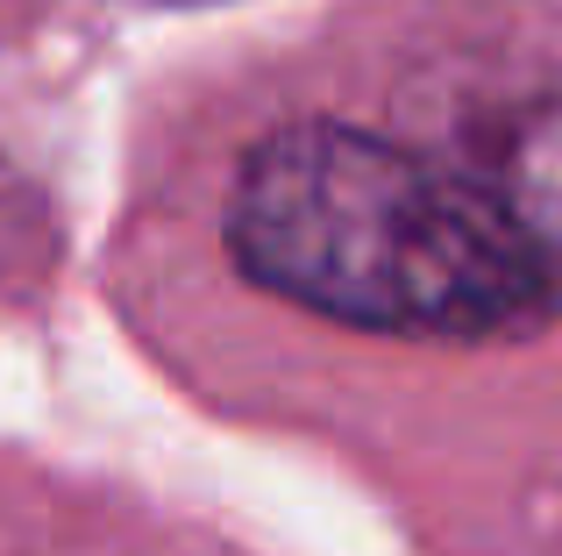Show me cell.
I'll return each mask as SVG.
<instances>
[{
    "instance_id": "obj_1",
    "label": "cell",
    "mask_w": 562,
    "mask_h": 556,
    "mask_svg": "<svg viewBox=\"0 0 562 556\" xmlns=\"http://www.w3.org/2000/svg\"><path fill=\"white\" fill-rule=\"evenodd\" d=\"M228 243L257 286L420 343H513L555 314V265L477 179L342 122H292L235 179Z\"/></svg>"
},
{
    "instance_id": "obj_2",
    "label": "cell",
    "mask_w": 562,
    "mask_h": 556,
    "mask_svg": "<svg viewBox=\"0 0 562 556\" xmlns=\"http://www.w3.org/2000/svg\"><path fill=\"white\" fill-rule=\"evenodd\" d=\"M484 193L498 200L513 229L535 243L549 265H562V86L535 93L492 129L484 151Z\"/></svg>"
}]
</instances>
